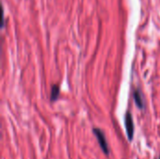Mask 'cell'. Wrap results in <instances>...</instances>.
Segmentation results:
<instances>
[{"label":"cell","instance_id":"cell-2","mask_svg":"<svg viewBox=\"0 0 160 159\" xmlns=\"http://www.w3.org/2000/svg\"><path fill=\"white\" fill-rule=\"evenodd\" d=\"M125 127H126V131L128 135V139L129 142L133 141L134 138V123H133V118L130 113V112H127L125 115Z\"/></svg>","mask_w":160,"mask_h":159},{"label":"cell","instance_id":"cell-5","mask_svg":"<svg viewBox=\"0 0 160 159\" xmlns=\"http://www.w3.org/2000/svg\"><path fill=\"white\" fill-rule=\"evenodd\" d=\"M158 159H160V156H159V157H158Z\"/></svg>","mask_w":160,"mask_h":159},{"label":"cell","instance_id":"cell-1","mask_svg":"<svg viewBox=\"0 0 160 159\" xmlns=\"http://www.w3.org/2000/svg\"><path fill=\"white\" fill-rule=\"evenodd\" d=\"M93 133L95 134L98 143H99V146L102 150V152L108 156L110 154V149H109V145H108V142H107V139H106V136L104 134V132L100 129V128H98V127H95L93 129Z\"/></svg>","mask_w":160,"mask_h":159},{"label":"cell","instance_id":"cell-4","mask_svg":"<svg viewBox=\"0 0 160 159\" xmlns=\"http://www.w3.org/2000/svg\"><path fill=\"white\" fill-rule=\"evenodd\" d=\"M59 94H60V88L57 84H53L52 86V89H51V96H50V98H51V101L52 102H54L57 100L58 97H59Z\"/></svg>","mask_w":160,"mask_h":159},{"label":"cell","instance_id":"cell-3","mask_svg":"<svg viewBox=\"0 0 160 159\" xmlns=\"http://www.w3.org/2000/svg\"><path fill=\"white\" fill-rule=\"evenodd\" d=\"M133 97H134V101H135V104L137 105V107L140 110H143L144 107H145V102H144V98H143L142 93L139 89H136L134 91Z\"/></svg>","mask_w":160,"mask_h":159}]
</instances>
